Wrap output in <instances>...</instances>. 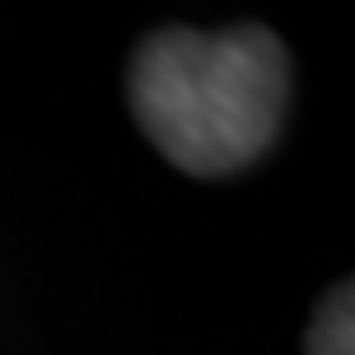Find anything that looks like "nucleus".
Listing matches in <instances>:
<instances>
[{
  "label": "nucleus",
  "instance_id": "nucleus-1",
  "mask_svg": "<svg viewBox=\"0 0 355 355\" xmlns=\"http://www.w3.org/2000/svg\"><path fill=\"white\" fill-rule=\"evenodd\" d=\"M286 50L261 25L158 30L128 64V104L153 148L193 178L257 163L286 119Z\"/></svg>",
  "mask_w": 355,
  "mask_h": 355
},
{
  "label": "nucleus",
  "instance_id": "nucleus-2",
  "mask_svg": "<svg viewBox=\"0 0 355 355\" xmlns=\"http://www.w3.org/2000/svg\"><path fill=\"white\" fill-rule=\"evenodd\" d=\"M350 282H340L311 321V355H355V301Z\"/></svg>",
  "mask_w": 355,
  "mask_h": 355
}]
</instances>
